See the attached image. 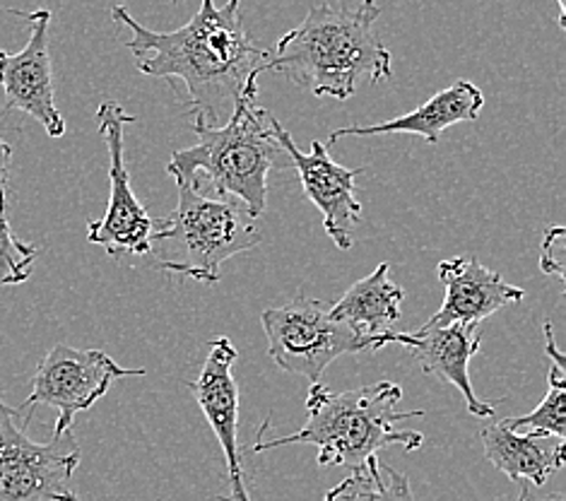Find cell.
I'll use <instances>...</instances> for the list:
<instances>
[{
	"mask_svg": "<svg viewBox=\"0 0 566 501\" xmlns=\"http://www.w3.org/2000/svg\"><path fill=\"white\" fill-rule=\"evenodd\" d=\"M402 300L406 290L388 278V263H381L331 304V316L367 335H381L400 319Z\"/></svg>",
	"mask_w": 566,
	"mask_h": 501,
	"instance_id": "e0dca14e",
	"label": "cell"
},
{
	"mask_svg": "<svg viewBox=\"0 0 566 501\" xmlns=\"http://www.w3.org/2000/svg\"><path fill=\"white\" fill-rule=\"evenodd\" d=\"M292 169L300 174L306 198L323 215V229L340 251L353 249L355 227L361 222V206L357 200L355 179L364 169H347L338 165L321 140H312L308 153L294 145L290 131L282 133Z\"/></svg>",
	"mask_w": 566,
	"mask_h": 501,
	"instance_id": "7c38bea8",
	"label": "cell"
},
{
	"mask_svg": "<svg viewBox=\"0 0 566 501\" xmlns=\"http://www.w3.org/2000/svg\"><path fill=\"white\" fill-rule=\"evenodd\" d=\"M99 135L109 150V202L102 220L87 225V241L102 247L112 259L124 255H145L150 253V237L155 220L145 210L143 202L133 194L130 176L124 157V126L136 124V116H128L124 106L116 102H102L97 109Z\"/></svg>",
	"mask_w": 566,
	"mask_h": 501,
	"instance_id": "9c48e42d",
	"label": "cell"
},
{
	"mask_svg": "<svg viewBox=\"0 0 566 501\" xmlns=\"http://www.w3.org/2000/svg\"><path fill=\"white\" fill-rule=\"evenodd\" d=\"M77 466L73 431L49 443L32 441L20 410L0 400V501H80L71 487Z\"/></svg>",
	"mask_w": 566,
	"mask_h": 501,
	"instance_id": "52a82bcc",
	"label": "cell"
},
{
	"mask_svg": "<svg viewBox=\"0 0 566 501\" xmlns=\"http://www.w3.org/2000/svg\"><path fill=\"white\" fill-rule=\"evenodd\" d=\"M402 345L420 369L439 382L455 386L463 393L468 413L492 417L494 403L480 400L470 384V359L482 347L480 326L475 323H451V326H422L412 333H390V345Z\"/></svg>",
	"mask_w": 566,
	"mask_h": 501,
	"instance_id": "4fadbf2b",
	"label": "cell"
},
{
	"mask_svg": "<svg viewBox=\"0 0 566 501\" xmlns=\"http://www.w3.org/2000/svg\"><path fill=\"white\" fill-rule=\"evenodd\" d=\"M174 3H179V0H174Z\"/></svg>",
	"mask_w": 566,
	"mask_h": 501,
	"instance_id": "484cf974",
	"label": "cell"
},
{
	"mask_svg": "<svg viewBox=\"0 0 566 501\" xmlns=\"http://www.w3.org/2000/svg\"><path fill=\"white\" fill-rule=\"evenodd\" d=\"M39 255V247L20 241L0 212V288H12L30 280L32 265Z\"/></svg>",
	"mask_w": 566,
	"mask_h": 501,
	"instance_id": "ffe728a7",
	"label": "cell"
},
{
	"mask_svg": "<svg viewBox=\"0 0 566 501\" xmlns=\"http://www.w3.org/2000/svg\"><path fill=\"white\" fill-rule=\"evenodd\" d=\"M402 388L394 382H379L355 390H331L328 386L312 384L306 398V425L287 437L265 441L261 429L253 451L261 453L277 446L308 443L318 449V466L359 468L371 456L402 443L406 451H417L424 443L420 431L398 429L400 422L412 417H424L422 410L398 413Z\"/></svg>",
	"mask_w": 566,
	"mask_h": 501,
	"instance_id": "277c9868",
	"label": "cell"
},
{
	"mask_svg": "<svg viewBox=\"0 0 566 501\" xmlns=\"http://www.w3.org/2000/svg\"><path fill=\"white\" fill-rule=\"evenodd\" d=\"M518 501H566L562 492H535V487L528 482H521V494Z\"/></svg>",
	"mask_w": 566,
	"mask_h": 501,
	"instance_id": "603a6c76",
	"label": "cell"
},
{
	"mask_svg": "<svg viewBox=\"0 0 566 501\" xmlns=\"http://www.w3.org/2000/svg\"><path fill=\"white\" fill-rule=\"evenodd\" d=\"M145 376V369H126L102 349H75L69 345H53L49 355L39 362L32 378V393L27 396L22 410L24 425L32 419L34 408L59 410L53 437L73 431L77 413L90 410L94 403L109 393L116 378Z\"/></svg>",
	"mask_w": 566,
	"mask_h": 501,
	"instance_id": "ba28073f",
	"label": "cell"
},
{
	"mask_svg": "<svg viewBox=\"0 0 566 501\" xmlns=\"http://www.w3.org/2000/svg\"><path fill=\"white\" fill-rule=\"evenodd\" d=\"M545 335V355L549 357V372H547V396L541 400V405L528 415L511 417L506 425L511 429H531V431H545L557 439H566V372H564V355L559 352L555 331L552 323H543Z\"/></svg>",
	"mask_w": 566,
	"mask_h": 501,
	"instance_id": "ac0fdd59",
	"label": "cell"
},
{
	"mask_svg": "<svg viewBox=\"0 0 566 501\" xmlns=\"http://www.w3.org/2000/svg\"><path fill=\"white\" fill-rule=\"evenodd\" d=\"M239 357L229 337L220 335L208 343V357L196 382L188 384L200 413L206 415L214 439L227 460L229 492L214 501H251L244 472V453L239 446V386L232 367Z\"/></svg>",
	"mask_w": 566,
	"mask_h": 501,
	"instance_id": "8fae6325",
	"label": "cell"
},
{
	"mask_svg": "<svg viewBox=\"0 0 566 501\" xmlns=\"http://www.w3.org/2000/svg\"><path fill=\"white\" fill-rule=\"evenodd\" d=\"M480 439L490 463L514 482L543 487L564 466V439L545 431L521 435L502 419L484 427Z\"/></svg>",
	"mask_w": 566,
	"mask_h": 501,
	"instance_id": "2e32d148",
	"label": "cell"
},
{
	"mask_svg": "<svg viewBox=\"0 0 566 501\" xmlns=\"http://www.w3.org/2000/svg\"><path fill=\"white\" fill-rule=\"evenodd\" d=\"M361 8L371 10V8H379V6H376V0H361Z\"/></svg>",
	"mask_w": 566,
	"mask_h": 501,
	"instance_id": "d4e9b609",
	"label": "cell"
},
{
	"mask_svg": "<svg viewBox=\"0 0 566 501\" xmlns=\"http://www.w3.org/2000/svg\"><path fill=\"white\" fill-rule=\"evenodd\" d=\"M566 229L564 227H549L545 229V237L541 243V270L545 275H557L559 280L566 278Z\"/></svg>",
	"mask_w": 566,
	"mask_h": 501,
	"instance_id": "44dd1931",
	"label": "cell"
},
{
	"mask_svg": "<svg viewBox=\"0 0 566 501\" xmlns=\"http://www.w3.org/2000/svg\"><path fill=\"white\" fill-rule=\"evenodd\" d=\"M255 97L259 83H249L224 124H191L198 143L174 153L167 174L177 184L244 202L259 220L268 206V179L275 169H292V161L282 143L285 128Z\"/></svg>",
	"mask_w": 566,
	"mask_h": 501,
	"instance_id": "3957f363",
	"label": "cell"
},
{
	"mask_svg": "<svg viewBox=\"0 0 566 501\" xmlns=\"http://www.w3.org/2000/svg\"><path fill=\"white\" fill-rule=\"evenodd\" d=\"M112 20L128 27L126 49L138 71L167 80L177 94L184 92L179 100L193 124L220 126L239 94L265 73V51L247 34L241 0L224 6L203 0L196 15L174 32L147 30L126 6H114Z\"/></svg>",
	"mask_w": 566,
	"mask_h": 501,
	"instance_id": "6da1fadb",
	"label": "cell"
},
{
	"mask_svg": "<svg viewBox=\"0 0 566 501\" xmlns=\"http://www.w3.org/2000/svg\"><path fill=\"white\" fill-rule=\"evenodd\" d=\"M379 8L316 3L306 18L265 51V73H277L314 97H355L361 80L394 77V61L376 32Z\"/></svg>",
	"mask_w": 566,
	"mask_h": 501,
	"instance_id": "7a4b0ae2",
	"label": "cell"
},
{
	"mask_svg": "<svg viewBox=\"0 0 566 501\" xmlns=\"http://www.w3.org/2000/svg\"><path fill=\"white\" fill-rule=\"evenodd\" d=\"M557 8H559V27L564 30L566 27V0H557Z\"/></svg>",
	"mask_w": 566,
	"mask_h": 501,
	"instance_id": "cb8c5ba5",
	"label": "cell"
},
{
	"mask_svg": "<svg viewBox=\"0 0 566 501\" xmlns=\"http://www.w3.org/2000/svg\"><path fill=\"white\" fill-rule=\"evenodd\" d=\"M323 501H415V494L408 476L381 466L379 458L371 456L353 476L328 490Z\"/></svg>",
	"mask_w": 566,
	"mask_h": 501,
	"instance_id": "d6986e66",
	"label": "cell"
},
{
	"mask_svg": "<svg viewBox=\"0 0 566 501\" xmlns=\"http://www.w3.org/2000/svg\"><path fill=\"white\" fill-rule=\"evenodd\" d=\"M10 169H12V147L0 135V212L6 215L8 191H10Z\"/></svg>",
	"mask_w": 566,
	"mask_h": 501,
	"instance_id": "7402d4cb",
	"label": "cell"
},
{
	"mask_svg": "<svg viewBox=\"0 0 566 501\" xmlns=\"http://www.w3.org/2000/svg\"><path fill=\"white\" fill-rule=\"evenodd\" d=\"M484 106V94L470 80H458L451 87L437 92L415 112L374 126H347L331 133V145L340 138H364V135H420L429 145H437L441 133L465 121H475Z\"/></svg>",
	"mask_w": 566,
	"mask_h": 501,
	"instance_id": "9a60e30c",
	"label": "cell"
},
{
	"mask_svg": "<svg viewBox=\"0 0 566 501\" xmlns=\"http://www.w3.org/2000/svg\"><path fill=\"white\" fill-rule=\"evenodd\" d=\"M10 12L30 22V39L18 53L0 51V87L6 97V114L20 112L32 116L44 126L46 135L61 138L65 133V118L59 112L56 92H53V65L49 53L51 10Z\"/></svg>",
	"mask_w": 566,
	"mask_h": 501,
	"instance_id": "30bf717a",
	"label": "cell"
},
{
	"mask_svg": "<svg viewBox=\"0 0 566 501\" xmlns=\"http://www.w3.org/2000/svg\"><path fill=\"white\" fill-rule=\"evenodd\" d=\"M263 331L268 337V355L282 372L304 376L308 384H318L323 372L343 355L376 352L390 345V333L367 335L331 316V304L296 300L263 309Z\"/></svg>",
	"mask_w": 566,
	"mask_h": 501,
	"instance_id": "8992f818",
	"label": "cell"
},
{
	"mask_svg": "<svg viewBox=\"0 0 566 501\" xmlns=\"http://www.w3.org/2000/svg\"><path fill=\"white\" fill-rule=\"evenodd\" d=\"M437 275L447 294L424 326H451V323L482 326L496 311L521 304L525 296V290L509 284L473 255H453L449 261H441Z\"/></svg>",
	"mask_w": 566,
	"mask_h": 501,
	"instance_id": "5bb4252c",
	"label": "cell"
},
{
	"mask_svg": "<svg viewBox=\"0 0 566 501\" xmlns=\"http://www.w3.org/2000/svg\"><path fill=\"white\" fill-rule=\"evenodd\" d=\"M179 202L167 220L155 222L150 253L165 273L214 284L222 265L263 241L255 218L234 198H210L191 184H177Z\"/></svg>",
	"mask_w": 566,
	"mask_h": 501,
	"instance_id": "5b68a950",
	"label": "cell"
}]
</instances>
